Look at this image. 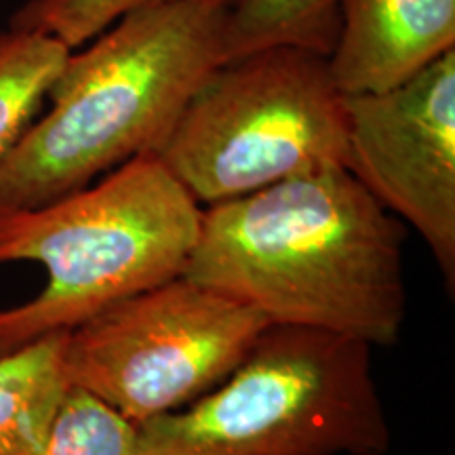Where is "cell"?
<instances>
[{
  "mask_svg": "<svg viewBox=\"0 0 455 455\" xmlns=\"http://www.w3.org/2000/svg\"><path fill=\"white\" fill-rule=\"evenodd\" d=\"M407 226L341 163L203 209L184 275L270 325L398 344Z\"/></svg>",
  "mask_w": 455,
  "mask_h": 455,
  "instance_id": "obj_1",
  "label": "cell"
},
{
  "mask_svg": "<svg viewBox=\"0 0 455 455\" xmlns=\"http://www.w3.org/2000/svg\"><path fill=\"white\" fill-rule=\"evenodd\" d=\"M152 155L207 207L318 164L346 167L344 93L327 55L258 49L213 68Z\"/></svg>",
  "mask_w": 455,
  "mask_h": 455,
  "instance_id": "obj_5",
  "label": "cell"
},
{
  "mask_svg": "<svg viewBox=\"0 0 455 455\" xmlns=\"http://www.w3.org/2000/svg\"><path fill=\"white\" fill-rule=\"evenodd\" d=\"M201 218L152 152L43 207L0 212V264L34 261L47 272L41 293L0 310V356L184 275Z\"/></svg>",
  "mask_w": 455,
  "mask_h": 455,
  "instance_id": "obj_3",
  "label": "cell"
},
{
  "mask_svg": "<svg viewBox=\"0 0 455 455\" xmlns=\"http://www.w3.org/2000/svg\"><path fill=\"white\" fill-rule=\"evenodd\" d=\"M173 0H30L11 20L15 30L43 32L76 49L104 32L118 17L148 4ZM230 7L235 0H212Z\"/></svg>",
  "mask_w": 455,
  "mask_h": 455,
  "instance_id": "obj_13",
  "label": "cell"
},
{
  "mask_svg": "<svg viewBox=\"0 0 455 455\" xmlns=\"http://www.w3.org/2000/svg\"><path fill=\"white\" fill-rule=\"evenodd\" d=\"M70 51L43 32L0 34V164L34 123Z\"/></svg>",
  "mask_w": 455,
  "mask_h": 455,
  "instance_id": "obj_10",
  "label": "cell"
},
{
  "mask_svg": "<svg viewBox=\"0 0 455 455\" xmlns=\"http://www.w3.org/2000/svg\"><path fill=\"white\" fill-rule=\"evenodd\" d=\"M141 455H386L371 346L270 325L224 382L138 426Z\"/></svg>",
  "mask_w": 455,
  "mask_h": 455,
  "instance_id": "obj_4",
  "label": "cell"
},
{
  "mask_svg": "<svg viewBox=\"0 0 455 455\" xmlns=\"http://www.w3.org/2000/svg\"><path fill=\"white\" fill-rule=\"evenodd\" d=\"M228 4L173 0L118 17L70 51L49 110L0 164V212L34 209L155 152L207 74L226 61Z\"/></svg>",
  "mask_w": 455,
  "mask_h": 455,
  "instance_id": "obj_2",
  "label": "cell"
},
{
  "mask_svg": "<svg viewBox=\"0 0 455 455\" xmlns=\"http://www.w3.org/2000/svg\"><path fill=\"white\" fill-rule=\"evenodd\" d=\"M68 331L0 356V455H41L68 388Z\"/></svg>",
  "mask_w": 455,
  "mask_h": 455,
  "instance_id": "obj_9",
  "label": "cell"
},
{
  "mask_svg": "<svg viewBox=\"0 0 455 455\" xmlns=\"http://www.w3.org/2000/svg\"><path fill=\"white\" fill-rule=\"evenodd\" d=\"M455 49V0H339L327 55L344 95L384 91Z\"/></svg>",
  "mask_w": 455,
  "mask_h": 455,
  "instance_id": "obj_8",
  "label": "cell"
},
{
  "mask_svg": "<svg viewBox=\"0 0 455 455\" xmlns=\"http://www.w3.org/2000/svg\"><path fill=\"white\" fill-rule=\"evenodd\" d=\"M268 327L258 310L180 275L70 329L64 371L141 426L224 382Z\"/></svg>",
  "mask_w": 455,
  "mask_h": 455,
  "instance_id": "obj_6",
  "label": "cell"
},
{
  "mask_svg": "<svg viewBox=\"0 0 455 455\" xmlns=\"http://www.w3.org/2000/svg\"><path fill=\"white\" fill-rule=\"evenodd\" d=\"M339 0H235L228 9L226 61L272 44L329 55L338 36Z\"/></svg>",
  "mask_w": 455,
  "mask_h": 455,
  "instance_id": "obj_11",
  "label": "cell"
},
{
  "mask_svg": "<svg viewBox=\"0 0 455 455\" xmlns=\"http://www.w3.org/2000/svg\"><path fill=\"white\" fill-rule=\"evenodd\" d=\"M346 169L428 244L455 291V49L384 91L344 95Z\"/></svg>",
  "mask_w": 455,
  "mask_h": 455,
  "instance_id": "obj_7",
  "label": "cell"
},
{
  "mask_svg": "<svg viewBox=\"0 0 455 455\" xmlns=\"http://www.w3.org/2000/svg\"><path fill=\"white\" fill-rule=\"evenodd\" d=\"M41 455H141L140 430L100 398L70 386Z\"/></svg>",
  "mask_w": 455,
  "mask_h": 455,
  "instance_id": "obj_12",
  "label": "cell"
}]
</instances>
